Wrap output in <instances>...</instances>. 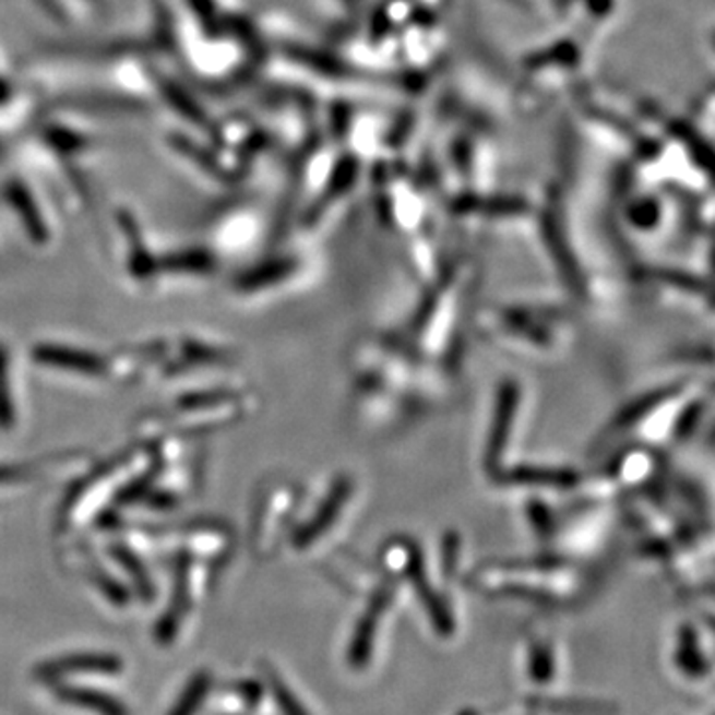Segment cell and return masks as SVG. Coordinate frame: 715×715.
<instances>
[{
	"label": "cell",
	"instance_id": "obj_1",
	"mask_svg": "<svg viewBox=\"0 0 715 715\" xmlns=\"http://www.w3.org/2000/svg\"><path fill=\"white\" fill-rule=\"evenodd\" d=\"M33 358L38 364L70 370L78 374L102 376L108 372V364L98 354L67 348V346H55V344H40L33 350Z\"/></svg>",
	"mask_w": 715,
	"mask_h": 715
},
{
	"label": "cell",
	"instance_id": "obj_2",
	"mask_svg": "<svg viewBox=\"0 0 715 715\" xmlns=\"http://www.w3.org/2000/svg\"><path fill=\"white\" fill-rule=\"evenodd\" d=\"M121 671V660L110 654H80V656H64L56 660L46 662L36 676L40 680H60L62 676H76V674H118Z\"/></svg>",
	"mask_w": 715,
	"mask_h": 715
},
{
	"label": "cell",
	"instance_id": "obj_3",
	"mask_svg": "<svg viewBox=\"0 0 715 715\" xmlns=\"http://www.w3.org/2000/svg\"><path fill=\"white\" fill-rule=\"evenodd\" d=\"M4 198L9 201L14 213L23 221L24 229L31 235L34 242L48 241V231H46L45 221L40 211L34 203L31 191L23 186L21 181H11L4 189Z\"/></svg>",
	"mask_w": 715,
	"mask_h": 715
},
{
	"label": "cell",
	"instance_id": "obj_4",
	"mask_svg": "<svg viewBox=\"0 0 715 715\" xmlns=\"http://www.w3.org/2000/svg\"><path fill=\"white\" fill-rule=\"evenodd\" d=\"M56 695L67 704L80 705L99 715H128V710L116 702L106 693L94 692V690H82V688H58Z\"/></svg>",
	"mask_w": 715,
	"mask_h": 715
},
{
	"label": "cell",
	"instance_id": "obj_5",
	"mask_svg": "<svg viewBox=\"0 0 715 715\" xmlns=\"http://www.w3.org/2000/svg\"><path fill=\"white\" fill-rule=\"evenodd\" d=\"M121 227L123 231L128 235L130 239V245H132V259H130V266H132V273L140 278H147L155 273L157 264H155L154 259L147 254L145 247H142L140 242V233H138V227L133 223L130 215H121Z\"/></svg>",
	"mask_w": 715,
	"mask_h": 715
},
{
	"label": "cell",
	"instance_id": "obj_6",
	"mask_svg": "<svg viewBox=\"0 0 715 715\" xmlns=\"http://www.w3.org/2000/svg\"><path fill=\"white\" fill-rule=\"evenodd\" d=\"M162 266L167 273H210L213 269V257L207 251H183L166 257Z\"/></svg>",
	"mask_w": 715,
	"mask_h": 715
},
{
	"label": "cell",
	"instance_id": "obj_7",
	"mask_svg": "<svg viewBox=\"0 0 715 715\" xmlns=\"http://www.w3.org/2000/svg\"><path fill=\"white\" fill-rule=\"evenodd\" d=\"M114 557L118 559V562H120L126 571L130 572V576H132L133 584L138 586L140 595L145 596V598H152L154 596V584L150 581V576H147V572L143 569L142 562L135 559V555H132L128 549H123V547H114Z\"/></svg>",
	"mask_w": 715,
	"mask_h": 715
},
{
	"label": "cell",
	"instance_id": "obj_8",
	"mask_svg": "<svg viewBox=\"0 0 715 715\" xmlns=\"http://www.w3.org/2000/svg\"><path fill=\"white\" fill-rule=\"evenodd\" d=\"M210 674H205V671H201V674H198L195 678H193V682H189L188 688H186V692L181 693V700H179V704L171 710V714L169 715H193L195 714V710H198L199 704H201V698L205 695V692L210 690Z\"/></svg>",
	"mask_w": 715,
	"mask_h": 715
},
{
	"label": "cell",
	"instance_id": "obj_9",
	"mask_svg": "<svg viewBox=\"0 0 715 715\" xmlns=\"http://www.w3.org/2000/svg\"><path fill=\"white\" fill-rule=\"evenodd\" d=\"M14 424L11 388H9V353L0 344V429H11Z\"/></svg>",
	"mask_w": 715,
	"mask_h": 715
},
{
	"label": "cell",
	"instance_id": "obj_10",
	"mask_svg": "<svg viewBox=\"0 0 715 715\" xmlns=\"http://www.w3.org/2000/svg\"><path fill=\"white\" fill-rule=\"evenodd\" d=\"M164 92H166L167 102H169L174 108H177L179 114H183L188 120L195 121L199 126H205V118H203V114L199 110L198 104L189 98L183 90L176 86V84L164 82Z\"/></svg>",
	"mask_w": 715,
	"mask_h": 715
},
{
	"label": "cell",
	"instance_id": "obj_11",
	"mask_svg": "<svg viewBox=\"0 0 715 715\" xmlns=\"http://www.w3.org/2000/svg\"><path fill=\"white\" fill-rule=\"evenodd\" d=\"M46 142L50 143V147H55L64 155L74 154L84 147V138L70 132V130H64V128H50L46 132Z\"/></svg>",
	"mask_w": 715,
	"mask_h": 715
},
{
	"label": "cell",
	"instance_id": "obj_12",
	"mask_svg": "<svg viewBox=\"0 0 715 715\" xmlns=\"http://www.w3.org/2000/svg\"><path fill=\"white\" fill-rule=\"evenodd\" d=\"M31 479V469L21 465H0V485Z\"/></svg>",
	"mask_w": 715,
	"mask_h": 715
},
{
	"label": "cell",
	"instance_id": "obj_13",
	"mask_svg": "<svg viewBox=\"0 0 715 715\" xmlns=\"http://www.w3.org/2000/svg\"><path fill=\"white\" fill-rule=\"evenodd\" d=\"M9 99H11V86L0 78V104H4Z\"/></svg>",
	"mask_w": 715,
	"mask_h": 715
},
{
	"label": "cell",
	"instance_id": "obj_14",
	"mask_svg": "<svg viewBox=\"0 0 715 715\" xmlns=\"http://www.w3.org/2000/svg\"><path fill=\"white\" fill-rule=\"evenodd\" d=\"M712 715H715V712H714V714H712Z\"/></svg>",
	"mask_w": 715,
	"mask_h": 715
}]
</instances>
